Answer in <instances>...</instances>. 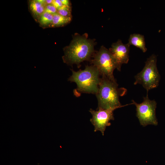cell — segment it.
Listing matches in <instances>:
<instances>
[{
  "label": "cell",
  "mask_w": 165,
  "mask_h": 165,
  "mask_svg": "<svg viewBox=\"0 0 165 165\" xmlns=\"http://www.w3.org/2000/svg\"><path fill=\"white\" fill-rule=\"evenodd\" d=\"M95 43L86 34L75 35L69 45L63 49V62L69 65L75 64L79 67L81 62L90 60L94 54Z\"/></svg>",
  "instance_id": "obj_1"
},
{
  "label": "cell",
  "mask_w": 165,
  "mask_h": 165,
  "mask_svg": "<svg viewBox=\"0 0 165 165\" xmlns=\"http://www.w3.org/2000/svg\"><path fill=\"white\" fill-rule=\"evenodd\" d=\"M127 92L126 89L118 87L116 81L101 76L98 91L96 94L98 101L97 109H117L129 105H122L119 101V97L124 96Z\"/></svg>",
  "instance_id": "obj_2"
},
{
  "label": "cell",
  "mask_w": 165,
  "mask_h": 165,
  "mask_svg": "<svg viewBox=\"0 0 165 165\" xmlns=\"http://www.w3.org/2000/svg\"><path fill=\"white\" fill-rule=\"evenodd\" d=\"M71 70L72 74L68 81L76 84L77 87L74 90L75 96L79 97L82 93L97 94L101 75L96 67L93 65H87L83 70L78 71Z\"/></svg>",
  "instance_id": "obj_3"
},
{
  "label": "cell",
  "mask_w": 165,
  "mask_h": 165,
  "mask_svg": "<svg viewBox=\"0 0 165 165\" xmlns=\"http://www.w3.org/2000/svg\"><path fill=\"white\" fill-rule=\"evenodd\" d=\"M156 62V56L152 55L147 59L142 70L135 76L134 84L141 85L146 90L147 94L149 90L156 88L159 84L160 75Z\"/></svg>",
  "instance_id": "obj_4"
},
{
  "label": "cell",
  "mask_w": 165,
  "mask_h": 165,
  "mask_svg": "<svg viewBox=\"0 0 165 165\" xmlns=\"http://www.w3.org/2000/svg\"><path fill=\"white\" fill-rule=\"evenodd\" d=\"M91 63L98 70L101 76L116 81L113 71L116 68L114 59L109 50L102 46L99 50L93 55Z\"/></svg>",
  "instance_id": "obj_5"
},
{
  "label": "cell",
  "mask_w": 165,
  "mask_h": 165,
  "mask_svg": "<svg viewBox=\"0 0 165 165\" xmlns=\"http://www.w3.org/2000/svg\"><path fill=\"white\" fill-rule=\"evenodd\" d=\"M132 101L136 107V116L141 125L145 127L148 125L156 126L158 124L156 115L157 103L155 100L149 98L147 93L141 103L138 104L134 100Z\"/></svg>",
  "instance_id": "obj_6"
},
{
  "label": "cell",
  "mask_w": 165,
  "mask_h": 165,
  "mask_svg": "<svg viewBox=\"0 0 165 165\" xmlns=\"http://www.w3.org/2000/svg\"><path fill=\"white\" fill-rule=\"evenodd\" d=\"M116 109L99 108L97 111L90 109L89 112L92 116L90 120L94 127V132L100 131L104 136L106 127L111 125L110 121L114 119L113 112Z\"/></svg>",
  "instance_id": "obj_7"
},
{
  "label": "cell",
  "mask_w": 165,
  "mask_h": 165,
  "mask_svg": "<svg viewBox=\"0 0 165 165\" xmlns=\"http://www.w3.org/2000/svg\"><path fill=\"white\" fill-rule=\"evenodd\" d=\"M130 45L127 43L124 44L120 39L113 43L109 50L115 61L116 69L120 71L122 65L127 64L129 60Z\"/></svg>",
  "instance_id": "obj_8"
},
{
  "label": "cell",
  "mask_w": 165,
  "mask_h": 165,
  "mask_svg": "<svg viewBox=\"0 0 165 165\" xmlns=\"http://www.w3.org/2000/svg\"><path fill=\"white\" fill-rule=\"evenodd\" d=\"M46 0H31L28 1L29 10L35 20L37 22L40 16L45 12L46 6Z\"/></svg>",
  "instance_id": "obj_9"
},
{
  "label": "cell",
  "mask_w": 165,
  "mask_h": 165,
  "mask_svg": "<svg viewBox=\"0 0 165 165\" xmlns=\"http://www.w3.org/2000/svg\"><path fill=\"white\" fill-rule=\"evenodd\" d=\"M128 43L140 49L143 52H145L147 49L145 46L144 36L138 34H133L130 35Z\"/></svg>",
  "instance_id": "obj_10"
},
{
  "label": "cell",
  "mask_w": 165,
  "mask_h": 165,
  "mask_svg": "<svg viewBox=\"0 0 165 165\" xmlns=\"http://www.w3.org/2000/svg\"><path fill=\"white\" fill-rule=\"evenodd\" d=\"M72 17L63 16L57 13L53 15V23L51 28L63 27L70 23Z\"/></svg>",
  "instance_id": "obj_11"
},
{
  "label": "cell",
  "mask_w": 165,
  "mask_h": 165,
  "mask_svg": "<svg viewBox=\"0 0 165 165\" xmlns=\"http://www.w3.org/2000/svg\"><path fill=\"white\" fill-rule=\"evenodd\" d=\"M53 20V15L45 12L39 17L37 22L43 28H51Z\"/></svg>",
  "instance_id": "obj_12"
},
{
  "label": "cell",
  "mask_w": 165,
  "mask_h": 165,
  "mask_svg": "<svg viewBox=\"0 0 165 165\" xmlns=\"http://www.w3.org/2000/svg\"><path fill=\"white\" fill-rule=\"evenodd\" d=\"M57 13L60 15L66 17H72L71 9L64 6L57 10Z\"/></svg>",
  "instance_id": "obj_13"
},
{
  "label": "cell",
  "mask_w": 165,
  "mask_h": 165,
  "mask_svg": "<svg viewBox=\"0 0 165 165\" xmlns=\"http://www.w3.org/2000/svg\"><path fill=\"white\" fill-rule=\"evenodd\" d=\"M45 12L53 15L57 13V9L52 4L48 5L46 6Z\"/></svg>",
  "instance_id": "obj_14"
},
{
  "label": "cell",
  "mask_w": 165,
  "mask_h": 165,
  "mask_svg": "<svg viewBox=\"0 0 165 165\" xmlns=\"http://www.w3.org/2000/svg\"><path fill=\"white\" fill-rule=\"evenodd\" d=\"M52 4L57 10L63 6L61 0H53Z\"/></svg>",
  "instance_id": "obj_15"
},
{
  "label": "cell",
  "mask_w": 165,
  "mask_h": 165,
  "mask_svg": "<svg viewBox=\"0 0 165 165\" xmlns=\"http://www.w3.org/2000/svg\"><path fill=\"white\" fill-rule=\"evenodd\" d=\"M63 5L68 8H71L70 2L68 0H61Z\"/></svg>",
  "instance_id": "obj_16"
},
{
  "label": "cell",
  "mask_w": 165,
  "mask_h": 165,
  "mask_svg": "<svg viewBox=\"0 0 165 165\" xmlns=\"http://www.w3.org/2000/svg\"><path fill=\"white\" fill-rule=\"evenodd\" d=\"M53 0H46L45 3L46 5L52 4Z\"/></svg>",
  "instance_id": "obj_17"
}]
</instances>
